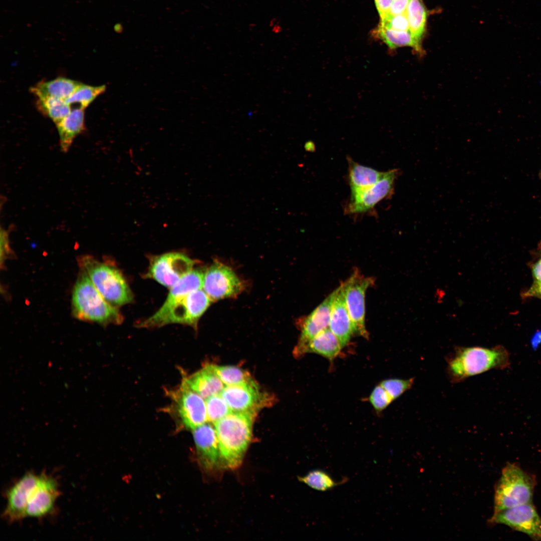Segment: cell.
I'll return each mask as SVG.
<instances>
[{"mask_svg":"<svg viewBox=\"0 0 541 541\" xmlns=\"http://www.w3.org/2000/svg\"><path fill=\"white\" fill-rule=\"evenodd\" d=\"M446 372L449 381L458 383L491 369H504L510 365V355L502 346L490 348L456 347L446 357Z\"/></svg>","mask_w":541,"mask_h":541,"instance_id":"obj_1","label":"cell"},{"mask_svg":"<svg viewBox=\"0 0 541 541\" xmlns=\"http://www.w3.org/2000/svg\"><path fill=\"white\" fill-rule=\"evenodd\" d=\"M257 411H231L214 424L217 435L220 460L230 469L242 461L251 440L252 424Z\"/></svg>","mask_w":541,"mask_h":541,"instance_id":"obj_2","label":"cell"},{"mask_svg":"<svg viewBox=\"0 0 541 541\" xmlns=\"http://www.w3.org/2000/svg\"><path fill=\"white\" fill-rule=\"evenodd\" d=\"M72 292V311L79 320L102 325L120 324L123 316L116 307L107 302L83 268Z\"/></svg>","mask_w":541,"mask_h":541,"instance_id":"obj_3","label":"cell"},{"mask_svg":"<svg viewBox=\"0 0 541 541\" xmlns=\"http://www.w3.org/2000/svg\"><path fill=\"white\" fill-rule=\"evenodd\" d=\"M212 300L202 289L172 301L166 300L154 315L140 322L141 328L160 327L173 324H182L197 328L198 322L209 307Z\"/></svg>","mask_w":541,"mask_h":541,"instance_id":"obj_4","label":"cell"},{"mask_svg":"<svg viewBox=\"0 0 541 541\" xmlns=\"http://www.w3.org/2000/svg\"><path fill=\"white\" fill-rule=\"evenodd\" d=\"M78 262L80 268L86 271L94 286L111 305L116 307L132 302V293L118 268L89 255L80 256Z\"/></svg>","mask_w":541,"mask_h":541,"instance_id":"obj_5","label":"cell"},{"mask_svg":"<svg viewBox=\"0 0 541 541\" xmlns=\"http://www.w3.org/2000/svg\"><path fill=\"white\" fill-rule=\"evenodd\" d=\"M535 477L515 463L503 468L495 487L494 513L515 506L532 503Z\"/></svg>","mask_w":541,"mask_h":541,"instance_id":"obj_6","label":"cell"},{"mask_svg":"<svg viewBox=\"0 0 541 541\" xmlns=\"http://www.w3.org/2000/svg\"><path fill=\"white\" fill-rule=\"evenodd\" d=\"M170 394L171 412L184 427L192 430L208 422L205 400L182 380L180 386Z\"/></svg>","mask_w":541,"mask_h":541,"instance_id":"obj_7","label":"cell"},{"mask_svg":"<svg viewBox=\"0 0 541 541\" xmlns=\"http://www.w3.org/2000/svg\"><path fill=\"white\" fill-rule=\"evenodd\" d=\"M374 283L373 278L365 277L358 268L344 282L346 306L354 333L365 338L368 337L365 323V294Z\"/></svg>","mask_w":541,"mask_h":541,"instance_id":"obj_8","label":"cell"},{"mask_svg":"<svg viewBox=\"0 0 541 541\" xmlns=\"http://www.w3.org/2000/svg\"><path fill=\"white\" fill-rule=\"evenodd\" d=\"M195 261L182 252H171L153 256L146 277L172 287L193 270Z\"/></svg>","mask_w":541,"mask_h":541,"instance_id":"obj_9","label":"cell"},{"mask_svg":"<svg viewBox=\"0 0 541 541\" xmlns=\"http://www.w3.org/2000/svg\"><path fill=\"white\" fill-rule=\"evenodd\" d=\"M244 287L233 269L218 261L205 270L202 288L212 301L236 297Z\"/></svg>","mask_w":541,"mask_h":541,"instance_id":"obj_10","label":"cell"},{"mask_svg":"<svg viewBox=\"0 0 541 541\" xmlns=\"http://www.w3.org/2000/svg\"><path fill=\"white\" fill-rule=\"evenodd\" d=\"M491 523L506 525L512 529L541 540V517L532 503H525L494 512Z\"/></svg>","mask_w":541,"mask_h":541,"instance_id":"obj_11","label":"cell"},{"mask_svg":"<svg viewBox=\"0 0 541 541\" xmlns=\"http://www.w3.org/2000/svg\"><path fill=\"white\" fill-rule=\"evenodd\" d=\"M400 172L393 169L384 172L380 180L373 185L358 192L351 194L347 208L349 213H364L372 209L380 201L391 196L395 180Z\"/></svg>","mask_w":541,"mask_h":541,"instance_id":"obj_12","label":"cell"},{"mask_svg":"<svg viewBox=\"0 0 541 541\" xmlns=\"http://www.w3.org/2000/svg\"><path fill=\"white\" fill-rule=\"evenodd\" d=\"M60 495L56 479L45 472L40 474L38 482L29 497L26 517L42 518L52 514Z\"/></svg>","mask_w":541,"mask_h":541,"instance_id":"obj_13","label":"cell"},{"mask_svg":"<svg viewBox=\"0 0 541 541\" xmlns=\"http://www.w3.org/2000/svg\"><path fill=\"white\" fill-rule=\"evenodd\" d=\"M40 477L28 472L17 480L6 492L7 503L3 516L9 522L20 521L26 517V510L30 494Z\"/></svg>","mask_w":541,"mask_h":541,"instance_id":"obj_14","label":"cell"},{"mask_svg":"<svg viewBox=\"0 0 541 541\" xmlns=\"http://www.w3.org/2000/svg\"><path fill=\"white\" fill-rule=\"evenodd\" d=\"M337 289L331 293L310 315L301 321V335L294 350L297 357L304 355L311 340L329 327L331 312Z\"/></svg>","mask_w":541,"mask_h":541,"instance_id":"obj_15","label":"cell"},{"mask_svg":"<svg viewBox=\"0 0 541 541\" xmlns=\"http://www.w3.org/2000/svg\"><path fill=\"white\" fill-rule=\"evenodd\" d=\"M220 395L232 411H257L264 405V396L252 379L242 384L225 386Z\"/></svg>","mask_w":541,"mask_h":541,"instance_id":"obj_16","label":"cell"},{"mask_svg":"<svg viewBox=\"0 0 541 541\" xmlns=\"http://www.w3.org/2000/svg\"><path fill=\"white\" fill-rule=\"evenodd\" d=\"M212 423L207 422L192 430L198 457L206 470L216 468L220 461L218 440Z\"/></svg>","mask_w":541,"mask_h":541,"instance_id":"obj_17","label":"cell"},{"mask_svg":"<svg viewBox=\"0 0 541 541\" xmlns=\"http://www.w3.org/2000/svg\"><path fill=\"white\" fill-rule=\"evenodd\" d=\"M329 328L338 338L343 348L348 344L355 334L346 306L344 282L337 288Z\"/></svg>","mask_w":541,"mask_h":541,"instance_id":"obj_18","label":"cell"},{"mask_svg":"<svg viewBox=\"0 0 541 541\" xmlns=\"http://www.w3.org/2000/svg\"><path fill=\"white\" fill-rule=\"evenodd\" d=\"M182 381L189 388L205 400L213 395L220 394L225 387L207 365L194 374L188 377L185 376Z\"/></svg>","mask_w":541,"mask_h":541,"instance_id":"obj_19","label":"cell"},{"mask_svg":"<svg viewBox=\"0 0 541 541\" xmlns=\"http://www.w3.org/2000/svg\"><path fill=\"white\" fill-rule=\"evenodd\" d=\"M84 109L74 108L63 119L56 123L60 137L61 150L67 152L74 139L84 129Z\"/></svg>","mask_w":541,"mask_h":541,"instance_id":"obj_20","label":"cell"},{"mask_svg":"<svg viewBox=\"0 0 541 541\" xmlns=\"http://www.w3.org/2000/svg\"><path fill=\"white\" fill-rule=\"evenodd\" d=\"M81 83L65 77L40 82L32 87L31 92L37 98L51 97L65 100L79 86Z\"/></svg>","mask_w":541,"mask_h":541,"instance_id":"obj_21","label":"cell"},{"mask_svg":"<svg viewBox=\"0 0 541 541\" xmlns=\"http://www.w3.org/2000/svg\"><path fill=\"white\" fill-rule=\"evenodd\" d=\"M348 178L351 194L373 185L380 180L384 172L362 165L351 159H348Z\"/></svg>","mask_w":541,"mask_h":541,"instance_id":"obj_22","label":"cell"},{"mask_svg":"<svg viewBox=\"0 0 541 541\" xmlns=\"http://www.w3.org/2000/svg\"><path fill=\"white\" fill-rule=\"evenodd\" d=\"M342 348L338 338L328 327L311 340L306 353H316L332 361L339 355Z\"/></svg>","mask_w":541,"mask_h":541,"instance_id":"obj_23","label":"cell"},{"mask_svg":"<svg viewBox=\"0 0 541 541\" xmlns=\"http://www.w3.org/2000/svg\"><path fill=\"white\" fill-rule=\"evenodd\" d=\"M374 33L391 49L410 47L419 54L423 53L421 44L414 38L409 30L398 31L379 26Z\"/></svg>","mask_w":541,"mask_h":541,"instance_id":"obj_24","label":"cell"},{"mask_svg":"<svg viewBox=\"0 0 541 541\" xmlns=\"http://www.w3.org/2000/svg\"><path fill=\"white\" fill-rule=\"evenodd\" d=\"M406 13L410 32L414 38L421 44L427 20V12L423 4L420 0H410Z\"/></svg>","mask_w":541,"mask_h":541,"instance_id":"obj_25","label":"cell"},{"mask_svg":"<svg viewBox=\"0 0 541 541\" xmlns=\"http://www.w3.org/2000/svg\"><path fill=\"white\" fill-rule=\"evenodd\" d=\"M37 107L56 124L71 111V107L64 100L51 97L37 99Z\"/></svg>","mask_w":541,"mask_h":541,"instance_id":"obj_26","label":"cell"},{"mask_svg":"<svg viewBox=\"0 0 541 541\" xmlns=\"http://www.w3.org/2000/svg\"><path fill=\"white\" fill-rule=\"evenodd\" d=\"M106 89L105 85L94 86L81 83L65 102L70 106L76 104L78 105L76 108L84 109L98 96L103 93Z\"/></svg>","mask_w":541,"mask_h":541,"instance_id":"obj_27","label":"cell"},{"mask_svg":"<svg viewBox=\"0 0 541 541\" xmlns=\"http://www.w3.org/2000/svg\"><path fill=\"white\" fill-rule=\"evenodd\" d=\"M207 365L225 386L238 385L252 379L247 372L235 366Z\"/></svg>","mask_w":541,"mask_h":541,"instance_id":"obj_28","label":"cell"},{"mask_svg":"<svg viewBox=\"0 0 541 541\" xmlns=\"http://www.w3.org/2000/svg\"><path fill=\"white\" fill-rule=\"evenodd\" d=\"M299 479L310 487L320 491L332 489L346 481L344 479L336 481L328 473L321 469L313 470Z\"/></svg>","mask_w":541,"mask_h":541,"instance_id":"obj_29","label":"cell"},{"mask_svg":"<svg viewBox=\"0 0 541 541\" xmlns=\"http://www.w3.org/2000/svg\"><path fill=\"white\" fill-rule=\"evenodd\" d=\"M208 421L213 424L232 411L220 394L205 399Z\"/></svg>","mask_w":541,"mask_h":541,"instance_id":"obj_30","label":"cell"},{"mask_svg":"<svg viewBox=\"0 0 541 541\" xmlns=\"http://www.w3.org/2000/svg\"><path fill=\"white\" fill-rule=\"evenodd\" d=\"M414 381V377L407 379L390 378L382 381L380 384L394 401L409 390Z\"/></svg>","mask_w":541,"mask_h":541,"instance_id":"obj_31","label":"cell"},{"mask_svg":"<svg viewBox=\"0 0 541 541\" xmlns=\"http://www.w3.org/2000/svg\"><path fill=\"white\" fill-rule=\"evenodd\" d=\"M369 401L376 411L381 412L387 408L393 400L380 384L371 392Z\"/></svg>","mask_w":541,"mask_h":541,"instance_id":"obj_32","label":"cell"},{"mask_svg":"<svg viewBox=\"0 0 541 541\" xmlns=\"http://www.w3.org/2000/svg\"><path fill=\"white\" fill-rule=\"evenodd\" d=\"M380 26L398 31L409 30V25L406 13L392 16L387 14L381 18Z\"/></svg>","mask_w":541,"mask_h":541,"instance_id":"obj_33","label":"cell"},{"mask_svg":"<svg viewBox=\"0 0 541 541\" xmlns=\"http://www.w3.org/2000/svg\"><path fill=\"white\" fill-rule=\"evenodd\" d=\"M8 232L2 228L1 229V265H3L5 261L12 253L9 244Z\"/></svg>","mask_w":541,"mask_h":541,"instance_id":"obj_34","label":"cell"},{"mask_svg":"<svg viewBox=\"0 0 541 541\" xmlns=\"http://www.w3.org/2000/svg\"><path fill=\"white\" fill-rule=\"evenodd\" d=\"M410 1V0H393L389 11L387 14L392 16L405 14Z\"/></svg>","mask_w":541,"mask_h":541,"instance_id":"obj_35","label":"cell"},{"mask_svg":"<svg viewBox=\"0 0 541 541\" xmlns=\"http://www.w3.org/2000/svg\"><path fill=\"white\" fill-rule=\"evenodd\" d=\"M374 1L380 18H382L388 13L393 0H374Z\"/></svg>","mask_w":541,"mask_h":541,"instance_id":"obj_36","label":"cell"},{"mask_svg":"<svg viewBox=\"0 0 541 541\" xmlns=\"http://www.w3.org/2000/svg\"><path fill=\"white\" fill-rule=\"evenodd\" d=\"M534 283L541 284V258L536 261L532 267Z\"/></svg>","mask_w":541,"mask_h":541,"instance_id":"obj_37","label":"cell"},{"mask_svg":"<svg viewBox=\"0 0 541 541\" xmlns=\"http://www.w3.org/2000/svg\"><path fill=\"white\" fill-rule=\"evenodd\" d=\"M524 295L525 297H536L541 299V284L533 283Z\"/></svg>","mask_w":541,"mask_h":541,"instance_id":"obj_38","label":"cell"},{"mask_svg":"<svg viewBox=\"0 0 541 541\" xmlns=\"http://www.w3.org/2000/svg\"><path fill=\"white\" fill-rule=\"evenodd\" d=\"M541 343V331H537L532 336L531 344L533 349H536Z\"/></svg>","mask_w":541,"mask_h":541,"instance_id":"obj_39","label":"cell"}]
</instances>
